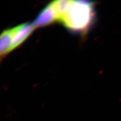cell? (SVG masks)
I'll return each instance as SVG.
<instances>
[{
	"label": "cell",
	"instance_id": "6da1fadb",
	"mask_svg": "<svg viewBox=\"0 0 121 121\" xmlns=\"http://www.w3.org/2000/svg\"><path fill=\"white\" fill-rule=\"evenodd\" d=\"M95 18V6L93 2L69 0L58 21L70 32L84 34L92 27Z\"/></svg>",
	"mask_w": 121,
	"mask_h": 121
},
{
	"label": "cell",
	"instance_id": "7a4b0ae2",
	"mask_svg": "<svg viewBox=\"0 0 121 121\" xmlns=\"http://www.w3.org/2000/svg\"><path fill=\"white\" fill-rule=\"evenodd\" d=\"M35 29L33 23H25L13 27L11 52L17 48L27 39Z\"/></svg>",
	"mask_w": 121,
	"mask_h": 121
},
{
	"label": "cell",
	"instance_id": "3957f363",
	"mask_svg": "<svg viewBox=\"0 0 121 121\" xmlns=\"http://www.w3.org/2000/svg\"><path fill=\"white\" fill-rule=\"evenodd\" d=\"M56 21H58L57 15L51 3L41 11L32 23L37 28L52 24Z\"/></svg>",
	"mask_w": 121,
	"mask_h": 121
}]
</instances>
